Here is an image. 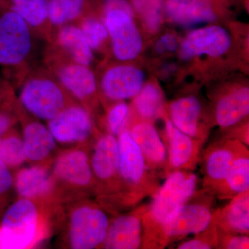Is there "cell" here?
I'll return each mask as SVG.
<instances>
[{
  "instance_id": "obj_19",
  "label": "cell",
  "mask_w": 249,
  "mask_h": 249,
  "mask_svg": "<svg viewBox=\"0 0 249 249\" xmlns=\"http://www.w3.org/2000/svg\"><path fill=\"white\" fill-rule=\"evenodd\" d=\"M147 204H142L127 214L109 220L106 238L101 249H138L142 248V219Z\"/></svg>"
},
{
  "instance_id": "obj_35",
  "label": "cell",
  "mask_w": 249,
  "mask_h": 249,
  "mask_svg": "<svg viewBox=\"0 0 249 249\" xmlns=\"http://www.w3.org/2000/svg\"><path fill=\"white\" fill-rule=\"evenodd\" d=\"M249 248V235L229 233V232H222L218 230L217 249H248Z\"/></svg>"
},
{
  "instance_id": "obj_26",
  "label": "cell",
  "mask_w": 249,
  "mask_h": 249,
  "mask_svg": "<svg viewBox=\"0 0 249 249\" xmlns=\"http://www.w3.org/2000/svg\"><path fill=\"white\" fill-rule=\"evenodd\" d=\"M57 46L72 61L91 67L95 53L85 40L79 26L68 24L57 29L55 36Z\"/></svg>"
},
{
  "instance_id": "obj_11",
  "label": "cell",
  "mask_w": 249,
  "mask_h": 249,
  "mask_svg": "<svg viewBox=\"0 0 249 249\" xmlns=\"http://www.w3.org/2000/svg\"><path fill=\"white\" fill-rule=\"evenodd\" d=\"M106 211L101 204L91 202L80 203L71 210L66 233L70 248H101L110 220Z\"/></svg>"
},
{
  "instance_id": "obj_25",
  "label": "cell",
  "mask_w": 249,
  "mask_h": 249,
  "mask_svg": "<svg viewBox=\"0 0 249 249\" xmlns=\"http://www.w3.org/2000/svg\"><path fill=\"white\" fill-rule=\"evenodd\" d=\"M230 200L229 204L218 211V230L249 235V190L239 193Z\"/></svg>"
},
{
  "instance_id": "obj_34",
  "label": "cell",
  "mask_w": 249,
  "mask_h": 249,
  "mask_svg": "<svg viewBox=\"0 0 249 249\" xmlns=\"http://www.w3.org/2000/svg\"><path fill=\"white\" fill-rule=\"evenodd\" d=\"M219 209L214 211L213 217L208 227L203 231L195 235L191 240L181 242L178 249H217L218 230L217 219Z\"/></svg>"
},
{
  "instance_id": "obj_23",
  "label": "cell",
  "mask_w": 249,
  "mask_h": 249,
  "mask_svg": "<svg viewBox=\"0 0 249 249\" xmlns=\"http://www.w3.org/2000/svg\"><path fill=\"white\" fill-rule=\"evenodd\" d=\"M23 143L27 160L45 161L57 147V141L48 127L37 121H29L23 127Z\"/></svg>"
},
{
  "instance_id": "obj_7",
  "label": "cell",
  "mask_w": 249,
  "mask_h": 249,
  "mask_svg": "<svg viewBox=\"0 0 249 249\" xmlns=\"http://www.w3.org/2000/svg\"><path fill=\"white\" fill-rule=\"evenodd\" d=\"M71 96L53 72L40 67L33 70L24 80L19 101L33 116L49 121L73 103Z\"/></svg>"
},
{
  "instance_id": "obj_39",
  "label": "cell",
  "mask_w": 249,
  "mask_h": 249,
  "mask_svg": "<svg viewBox=\"0 0 249 249\" xmlns=\"http://www.w3.org/2000/svg\"><path fill=\"white\" fill-rule=\"evenodd\" d=\"M7 1V0H0V5L1 6H3L6 3V1Z\"/></svg>"
},
{
  "instance_id": "obj_20",
  "label": "cell",
  "mask_w": 249,
  "mask_h": 249,
  "mask_svg": "<svg viewBox=\"0 0 249 249\" xmlns=\"http://www.w3.org/2000/svg\"><path fill=\"white\" fill-rule=\"evenodd\" d=\"M242 142L236 139H221L206 149L203 157V188L213 194L222 184Z\"/></svg>"
},
{
  "instance_id": "obj_2",
  "label": "cell",
  "mask_w": 249,
  "mask_h": 249,
  "mask_svg": "<svg viewBox=\"0 0 249 249\" xmlns=\"http://www.w3.org/2000/svg\"><path fill=\"white\" fill-rule=\"evenodd\" d=\"M198 181L197 175L191 170H178L167 177L142 217V249L164 248L162 225L170 214L193 196Z\"/></svg>"
},
{
  "instance_id": "obj_31",
  "label": "cell",
  "mask_w": 249,
  "mask_h": 249,
  "mask_svg": "<svg viewBox=\"0 0 249 249\" xmlns=\"http://www.w3.org/2000/svg\"><path fill=\"white\" fill-rule=\"evenodd\" d=\"M80 28L85 40L93 53H107L110 49L109 33L107 27L97 14L90 11L80 19Z\"/></svg>"
},
{
  "instance_id": "obj_29",
  "label": "cell",
  "mask_w": 249,
  "mask_h": 249,
  "mask_svg": "<svg viewBox=\"0 0 249 249\" xmlns=\"http://www.w3.org/2000/svg\"><path fill=\"white\" fill-rule=\"evenodd\" d=\"M149 41L166 25L165 0H127Z\"/></svg>"
},
{
  "instance_id": "obj_38",
  "label": "cell",
  "mask_w": 249,
  "mask_h": 249,
  "mask_svg": "<svg viewBox=\"0 0 249 249\" xmlns=\"http://www.w3.org/2000/svg\"><path fill=\"white\" fill-rule=\"evenodd\" d=\"M242 5H243L244 9H245L247 12H249V0H241Z\"/></svg>"
},
{
  "instance_id": "obj_16",
  "label": "cell",
  "mask_w": 249,
  "mask_h": 249,
  "mask_svg": "<svg viewBox=\"0 0 249 249\" xmlns=\"http://www.w3.org/2000/svg\"><path fill=\"white\" fill-rule=\"evenodd\" d=\"M165 128L160 134L168 153L165 178L178 170H193L201 160V150L205 142L196 140L177 128L166 115Z\"/></svg>"
},
{
  "instance_id": "obj_18",
  "label": "cell",
  "mask_w": 249,
  "mask_h": 249,
  "mask_svg": "<svg viewBox=\"0 0 249 249\" xmlns=\"http://www.w3.org/2000/svg\"><path fill=\"white\" fill-rule=\"evenodd\" d=\"M127 129L150 170L158 178H165L168 153L163 139L155 124L132 116Z\"/></svg>"
},
{
  "instance_id": "obj_32",
  "label": "cell",
  "mask_w": 249,
  "mask_h": 249,
  "mask_svg": "<svg viewBox=\"0 0 249 249\" xmlns=\"http://www.w3.org/2000/svg\"><path fill=\"white\" fill-rule=\"evenodd\" d=\"M5 134L0 137V160L9 168L21 166L27 160L22 138L17 133Z\"/></svg>"
},
{
  "instance_id": "obj_33",
  "label": "cell",
  "mask_w": 249,
  "mask_h": 249,
  "mask_svg": "<svg viewBox=\"0 0 249 249\" xmlns=\"http://www.w3.org/2000/svg\"><path fill=\"white\" fill-rule=\"evenodd\" d=\"M132 118L130 105L124 101H116L108 107L105 124L108 133L117 136L128 127Z\"/></svg>"
},
{
  "instance_id": "obj_22",
  "label": "cell",
  "mask_w": 249,
  "mask_h": 249,
  "mask_svg": "<svg viewBox=\"0 0 249 249\" xmlns=\"http://www.w3.org/2000/svg\"><path fill=\"white\" fill-rule=\"evenodd\" d=\"M166 100L160 82L150 75L139 92L132 98V116L155 124L166 115Z\"/></svg>"
},
{
  "instance_id": "obj_30",
  "label": "cell",
  "mask_w": 249,
  "mask_h": 249,
  "mask_svg": "<svg viewBox=\"0 0 249 249\" xmlns=\"http://www.w3.org/2000/svg\"><path fill=\"white\" fill-rule=\"evenodd\" d=\"M93 0H48L49 20L52 29L79 21L92 9Z\"/></svg>"
},
{
  "instance_id": "obj_6",
  "label": "cell",
  "mask_w": 249,
  "mask_h": 249,
  "mask_svg": "<svg viewBox=\"0 0 249 249\" xmlns=\"http://www.w3.org/2000/svg\"><path fill=\"white\" fill-rule=\"evenodd\" d=\"M241 0H165L166 24L173 27L193 28L237 20L243 9Z\"/></svg>"
},
{
  "instance_id": "obj_3",
  "label": "cell",
  "mask_w": 249,
  "mask_h": 249,
  "mask_svg": "<svg viewBox=\"0 0 249 249\" xmlns=\"http://www.w3.org/2000/svg\"><path fill=\"white\" fill-rule=\"evenodd\" d=\"M119 190L112 203L132 207L146 196H155L160 187L158 177L148 168L128 129L117 136Z\"/></svg>"
},
{
  "instance_id": "obj_15",
  "label": "cell",
  "mask_w": 249,
  "mask_h": 249,
  "mask_svg": "<svg viewBox=\"0 0 249 249\" xmlns=\"http://www.w3.org/2000/svg\"><path fill=\"white\" fill-rule=\"evenodd\" d=\"M47 127L57 142H85L96 133L93 115L82 104L73 103L47 121Z\"/></svg>"
},
{
  "instance_id": "obj_10",
  "label": "cell",
  "mask_w": 249,
  "mask_h": 249,
  "mask_svg": "<svg viewBox=\"0 0 249 249\" xmlns=\"http://www.w3.org/2000/svg\"><path fill=\"white\" fill-rule=\"evenodd\" d=\"M178 96L166 103L167 116L177 128L192 138L206 142L213 124L207 103L199 88L183 86Z\"/></svg>"
},
{
  "instance_id": "obj_13",
  "label": "cell",
  "mask_w": 249,
  "mask_h": 249,
  "mask_svg": "<svg viewBox=\"0 0 249 249\" xmlns=\"http://www.w3.org/2000/svg\"><path fill=\"white\" fill-rule=\"evenodd\" d=\"M90 163L96 180V193L103 201L112 204L119 190L117 137L108 132L98 136Z\"/></svg>"
},
{
  "instance_id": "obj_12",
  "label": "cell",
  "mask_w": 249,
  "mask_h": 249,
  "mask_svg": "<svg viewBox=\"0 0 249 249\" xmlns=\"http://www.w3.org/2000/svg\"><path fill=\"white\" fill-rule=\"evenodd\" d=\"M150 75L142 60L106 65L98 79L100 98L112 103L132 99Z\"/></svg>"
},
{
  "instance_id": "obj_27",
  "label": "cell",
  "mask_w": 249,
  "mask_h": 249,
  "mask_svg": "<svg viewBox=\"0 0 249 249\" xmlns=\"http://www.w3.org/2000/svg\"><path fill=\"white\" fill-rule=\"evenodd\" d=\"M3 6L19 15L40 37L51 40L53 29L49 20L48 0H7Z\"/></svg>"
},
{
  "instance_id": "obj_4",
  "label": "cell",
  "mask_w": 249,
  "mask_h": 249,
  "mask_svg": "<svg viewBox=\"0 0 249 249\" xmlns=\"http://www.w3.org/2000/svg\"><path fill=\"white\" fill-rule=\"evenodd\" d=\"M213 127L221 132L249 121V82L248 74L232 72L205 85Z\"/></svg>"
},
{
  "instance_id": "obj_17",
  "label": "cell",
  "mask_w": 249,
  "mask_h": 249,
  "mask_svg": "<svg viewBox=\"0 0 249 249\" xmlns=\"http://www.w3.org/2000/svg\"><path fill=\"white\" fill-rule=\"evenodd\" d=\"M52 175L54 183L80 191H96L90 157L85 149H71L59 155Z\"/></svg>"
},
{
  "instance_id": "obj_9",
  "label": "cell",
  "mask_w": 249,
  "mask_h": 249,
  "mask_svg": "<svg viewBox=\"0 0 249 249\" xmlns=\"http://www.w3.org/2000/svg\"><path fill=\"white\" fill-rule=\"evenodd\" d=\"M37 36L19 15L0 6V66L11 70L26 66L35 53Z\"/></svg>"
},
{
  "instance_id": "obj_5",
  "label": "cell",
  "mask_w": 249,
  "mask_h": 249,
  "mask_svg": "<svg viewBox=\"0 0 249 249\" xmlns=\"http://www.w3.org/2000/svg\"><path fill=\"white\" fill-rule=\"evenodd\" d=\"M40 202L20 198L7 209L0 226V249L34 247L47 233L46 217Z\"/></svg>"
},
{
  "instance_id": "obj_24",
  "label": "cell",
  "mask_w": 249,
  "mask_h": 249,
  "mask_svg": "<svg viewBox=\"0 0 249 249\" xmlns=\"http://www.w3.org/2000/svg\"><path fill=\"white\" fill-rule=\"evenodd\" d=\"M182 36L175 27L165 25L149 40L141 60L150 73L159 64L177 57Z\"/></svg>"
},
{
  "instance_id": "obj_36",
  "label": "cell",
  "mask_w": 249,
  "mask_h": 249,
  "mask_svg": "<svg viewBox=\"0 0 249 249\" xmlns=\"http://www.w3.org/2000/svg\"><path fill=\"white\" fill-rule=\"evenodd\" d=\"M14 178L9 167L0 160V195L6 193L14 185Z\"/></svg>"
},
{
  "instance_id": "obj_37",
  "label": "cell",
  "mask_w": 249,
  "mask_h": 249,
  "mask_svg": "<svg viewBox=\"0 0 249 249\" xmlns=\"http://www.w3.org/2000/svg\"><path fill=\"white\" fill-rule=\"evenodd\" d=\"M14 121V118L7 113H0V137L7 132Z\"/></svg>"
},
{
  "instance_id": "obj_8",
  "label": "cell",
  "mask_w": 249,
  "mask_h": 249,
  "mask_svg": "<svg viewBox=\"0 0 249 249\" xmlns=\"http://www.w3.org/2000/svg\"><path fill=\"white\" fill-rule=\"evenodd\" d=\"M214 197L211 192L204 188L196 190L188 200L170 214L162 225L163 247L173 241L203 231L216 211Z\"/></svg>"
},
{
  "instance_id": "obj_21",
  "label": "cell",
  "mask_w": 249,
  "mask_h": 249,
  "mask_svg": "<svg viewBox=\"0 0 249 249\" xmlns=\"http://www.w3.org/2000/svg\"><path fill=\"white\" fill-rule=\"evenodd\" d=\"M14 185L20 198L38 202H48L55 195L53 175L46 165L37 164L19 170Z\"/></svg>"
},
{
  "instance_id": "obj_14",
  "label": "cell",
  "mask_w": 249,
  "mask_h": 249,
  "mask_svg": "<svg viewBox=\"0 0 249 249\" xmlns=\"http://www.w3.org/2000/svg\"><path fill=\"white\" fill-rule=\"evenodd\" d=\"M66 58L54 60L48 67L65 89L93 115L100 98L98 78L91 67L81 65Z\"/></svg>"
},
{
  "instance_id": "obj_28",
  "label": "cell",
  "mask_w": 249,
  "mask_h": 249,
  "mask_svg": "<svg viewBox=\"0 0 249 249\" xmlns=\"http://www.w3.org/2000/svg\"><path fill=\"white\" fill-rule=\"evenodd\" d=\"M247 190H249V153L247 147L242 144L225 179L213 195L218 199L227 200Z\"/></svg>"
},
{
  "instance_id": "obj_1",
  "label": "cell",
  "mask_w": 249,
  "mask_h": 249,
  "mask_svg": "<svg viewBox=\"0 0 249 249\" xmlns=\"http://www.w3.org/2000/svg\"><path fill=\"white\" fill-rule=\"evenodd\" d=\"M177 59L180 87L201 88L229 73L249 72V27L234 21L188 29Z\"/></svg>"
}]
</instances>
